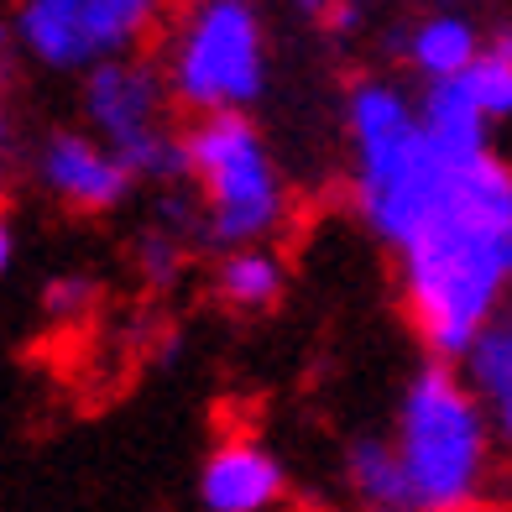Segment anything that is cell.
Segmentation results:
<instances>
[{"label": "cell", "instance_id": "1", "mask_svg": "<svg viewBox=\"0 0 512 512\" xmlns=\"http://www.w3.org/2000/svg\"><path fill=\"white\" fill-rule=\"evenodd\" d=\"M398 251V293L418 340L460 361L512 293V168L486 147L445 157L424 215Z\"/></svg>", "mask_w": 512, "mask_h": 512}, {"label": "cell", "instance_id": "2", "mask_svg": "<svg viewBox=\"0 0 512 512\" xmlns=\"http://www.w3.org/2000/svg\"><path fill=\"white\" fill-rule=\"evenodd\" d=\"M492 445L497 429L465 371L434 356L403 387L398 429H392L413 512H476L492 481Z\"/></svg>", "mask_w": 512, "mask_h": 512}, {"label": "cell", "instance_id": "3", "mask_svg": "<svg viewBox=\"0 0 512 512\" xmlns=\"http://www.w3.org/2000/svg\"><path fill=\"white\" fill-rule=\"evenodd\" d=\"M345 131L356 152V204L377 241L398 246L408 225L424 215L445 157L434 152L418 100L387 79H361L345 100Z\"/></svg>", "mask_w": 512, "mask_h": 512}, {"label": "cell", "instance_id": "4", "mask_svg": "<svg viewBox=\"0 0 512 512\" xmlns=\"http://www.w3.org/2000/svg\"><path fill=\"white\" fill-rule=\"evenodd\" d=\"M183 178L194 183L209 241L246 246L267 241L283 225V173H277L267 136L256 131L246 110L194 115L183 126Z\"/></svg>", "mask_w": 512, "mask_h": 512}, {"label": "cell", "instance_id": "5", "mask_svg": "<svg viewBox=\"0 0 512 512\" xmlns=\"http://www.w3.org/2000/svg\"><path fill=\"white\" fill-rule=\"evenodd\" d=\"M173 105L189 115L251 110L267 84V32L251 0H194L162 63Z\"/></svg>", "mask_w": 512, "mask_h": 512}, {"label": "cell", "instance_id": "6", "mask_svg": "<svg viewBox=\"0 0 512 512\" xmlns=\"http://www.w3.org/2000/svg\"><path fill=\"white\" fill-rule=\"evenodd\" d=\"M168 79L147 58H105L84 68V126L105 147L126 157V168L147 183L183 178V131L168 121Z\"/></svg>", "mask_w": 512, "mask_h": 512}, {"label": "cell", "instance_id": "7", "mask_svg": "<svg viewBox=\"0 0 512 512\" xmlns=\"http://www.w3.org/2000/svg\"><path fill=\"white\" fill-rule=\"evenodd\" d=\"M162 21V0H21L16 42L42 68L84 74L105 58L142 53Z\"/></svg>", "mask_w": 512, "mask_h": 512}, {"label": "cell", "instance_id": "8", "mask_svg": "<svg viewBox=\"0 0 512 512\" xmlns=\"http://www.w3.org/2000/svg\"><path fill=\"white\" fill-rule=\"evenodd\" d=\"M37 178L58 204L79 209V215H110L115 204H126L136 189V173L126 157L105 147L95 131H53L37 152Z\"/></svg>", "mask_w": 512, "mask_h": 512}, {"label": "cell", "instance_id": "9", "mask_svg": "<svg viewBox=\"0 0 512 512\" xmlns=\"http://www.w3.org/2000/svg\"><path fill=\"white\" fill-rule=\"evenodd\" d=\"M283 460L256 439H225L209 450L199 471V502L204 512H267L283 497Z\"/></svg>", "mask_w": 512, "mask_h": 512}, {"label": "cell", "instance_id": "10", "mask_svg": "<svg viewBox=\"0 0 512 512\" xmlns=\"http://www.w3.org/2000/svg\"><path fill=\"white\" fill-rule=\"evenodd\" d=\"M418 115H424V131L439 157H471V152H486L492 147V121H486V110L476 105L471 84L460 74L455 79H434L424 84V95H418Z\"/></svg>", "mask_w": 512, "mask_h": 512}, {"label": "cell", "instance_id": "11", "mask_svg": "<svg viewBox=\"0 0 512 512\" xmlns=\"http://www.w3.org/2000/svg\"><path fill=\"white\" fill-rule=\"evenodd\" d=\"M481 27L471 16H460V11H429V16H418L413 27H408V42H403V58L408 68L424 84L434 79H455L465 74V68L476 63L481 53Z\"/></svg>", "mask_w": 512, "mask_h": 512}, {"label": "cell", "instance_id": "12", "mask_svg": "<svg viewBox=\"0 0 512 512\" xmlns=\"http://www.w3.org/2000/svg\"><path fill=\"white\" fill-rule=\"evenodd\" d=\"M460 371L481 398L486 418L502 445H512V314H497L486 330L460 351Z\"/></svg>", "mask_w": 512, "mask_h": 512}, {"label": "cell", "instance_id": "13", "mask_svg": "<svg viewBox=\"0 0 512 512\" xmlns=\"http://www.w3.org/2000/svg\"><path fill=\"white\" fill-rule=\"evenodd\" d=\"M215 288L230 309L241 314H262L283 298V262L277 251H267V241H246V246H225Z\"/></svg>", "mask_w": 512, "mask_h": 512}, {"label": "cell", "instance_id": "14", "mask_svg": "<svg viewBox=\"0 0 512 512\" xmlns=\"http://www.w3.org/2000/svg\"><path fill=\"white\" fill-rule=\"evenodd\" d=\"M345 481H351V492L361 507H413L408 502V476L398 465V450H392V439H377V434H361L351 439V450H345Z\"/></svg>", "mask_w": 512, "mask_h": 512}, {"label": "cell", "instance_id": "15", "mask_svg": "<svg viewBox=\"0 0 512 512\" xmlns=\"http://www.w3.org/2000/svg\"><path fill=\"white\" fill-rule=\"evenodd\" d=\"M460 79L471 84V95H476V105L486 110V121H492V126L512 121V27L486 32L476 63L465 68Z\"/></svg>", "mask_w": 512, "mask_h": 512}, {"label": "cell", "instance_id": "16", "mask_svg": "<svg viewBox=\"0 0 512 512\" xmlns=\"http://www.w3.org/2000/svg\"><path fill=\"white\" fill-rule=\"evenodd\" d=\"M298 11H309L314 21H345V0H293Z\"/></svg>", "mask_w": 512, "mask_h": 512}, {"label": "cell", "instance_id": "17", "mask_svg": "<svg viewBox=\"0 0 512 512\" xmlns=\"http://www.w3.org/2000/svg\"><path fill=\"white\" fill-rule=\"evenodd\" d=\"M84 298H89V288H84V283H58V288L48 293V304H53V309H79Z\"/></svg>", "mask_w": 512, "mask_h": 512}, {"label": "cell", "instance_id": "18", "mask_svg": "<svg viewBox=\"0 0 512 512\" xmlns=\"http://www.w3.org/2000/svg\"><path fill=\"white\" fill-rule=\"evenodd\" d=\"M11 152H16V121L0 110V162H11Z\"/></svg>", "mask_w": 512, "mask_h": 512}, {"label": "cell", "instance_id": "19", "mask_svg": "<svg viewBox=\"0 0 512 512\" xmlns=\"http://www.w3.org/2000/svg\"><path fill=\"white\" fill-rule=\"evenodd\" d=\"M11 256H16V236H11V225H6V215H0V277H6V267H11Z\"/></svg>", "mask_w": 512, "mask_h": 512}, {"label": "cell", "instance_id": "20", "mask_svg": "<svg viewBox=\"0 0 512 512\" xmlns=\"http://www.w3.org/2000/svg\"><path fill=\"white\" fill-rule=\"evenodd\" d=\"M361 512H413V507H398V502H387V507H361Z\"/></svg>", "mask_w": 512, "mask_h": 512}]
</instances>
